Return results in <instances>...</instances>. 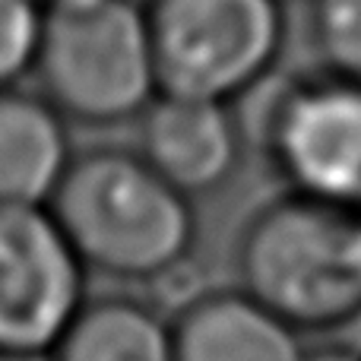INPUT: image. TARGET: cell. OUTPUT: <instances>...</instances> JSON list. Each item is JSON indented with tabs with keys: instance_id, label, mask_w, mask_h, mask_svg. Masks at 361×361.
<instances>
[{
	"instance_id": "9a60e30c",
	"label": "cell",
	"mask_w": 361,
	"mask_h": 361,
	"mask_svg": "<svg viewBox=\"0 0 361 361\" xmlns=\"http://www.w3.org/2000/svg\"><path fill=\"white\" fill-rule=\"evenodd\" d=\"M48 4H54V0H42V6H48Z\"/></svg>"
},
{
	"instance_id": "ba28073f",
	"label": "cell",
	"mask_w": 361,
	"mask_h": 361,
	"mask_svg": "<svg viewBox=\"0 0 361 361\" xmlns=\"http://www.w3.org/2000/svg\"><path fill=\"white\" fill-rule=\"evenodd\" d=\"M175 361H307L311 345L244 288H212L171 317Z\"/></svg>"
},
{
	"instance_id": "5bb4252c",
	"label": "cell",
	"mask_w": 361,
	"mask_h": 361,
	"mask_svg": "<svg viewBox=\"0 0 361 361\" xmlns=\"http://www.w3.org/2000/svg\"><path fill=\"white\" fill-rule=\"evenodd\" d=\"M0 361H51V355H38V352H0Z\"/></svg>"
},
{
	"instance_id": "7c38bea8",
	"label": "cell",
	"mask_w": 361,
	"mask_h": 361,
	"mask_svg": "<svg viewBox=\"0 0 361 361\" xmlns=\"http://www.w3.org/2000/svg\"><path fill=\"white\" fill-rule=\"evenodd\" d=\"M42 23V0H0V89L19 86L35 70Z\"/></svg>"
},
{
	"instance_id": "4fadbf2b",
	"label": "cell",
	"mask_w": 361,
	"mask_h": 361,
	"mask_svg": "<svg viewBox=\"0 0 361 361\" xmlns=\"http://www.w3.org/2000/svg\"><path fill=\"white\" fill-rule=\"evenodd\" d=\"M307 361H361V355H352L345 349H311Z\"/></svg>"
},
{
	"instance_id": "277c9868",
	"label": "cell",
	"mask_w": 361,
	"mask_h": 361,
	"mask_svg": "<svg viewBox=\"0 0 361 361\" xmlns=\"http://www.w3.org/2000/svg\"><path fill=\"white\" fill-rule=\"evenodd\" d=\"M159 92L235 105L273 76L286 0H146Z\"/></svg>"
},
{
	"instance_id": "8fae6325",
	"label": "cell",
	"mask_w": 361,
	"mask_h": 361,
	"mask_svg": "<svg viewBox=\"0 0 361 361\" xmlns=\"http://www.w3.org/2000/svg\"><path fill=\"white\" fill-rule=\"evenodd\" d=\"M307 44L317 70L361 82V0H307Z\"/></svg>"
},
{
	"instance_id": "8992f818",
	"label": "cell",
	"mask_w": 361,
	"mask_h": 361,
	"mask_svg": "<svg viewBox=\"0 0 361 361\" xmlns=\"http://www.w3.org/2000/svg\"><path fill=\"white\" fill-rule=\"evenodd\" d=\"M86 305V267L48 206H0V352L48 355Z\"/></svg>"
},
{
	"instance_id": "9c48e42d",
	"label": "cell",
	"mask_w": 361,
	"mask_h": 361,
	"mask_svg": "<svg viewBox=\"0 0 361 361\" xmlns=\"http://www.w3.org/2000/svg\"><path fill=\"white\" fill-rule=\"evenodd\" d=\"M70 162L67 118L42 92L0 89V206H48Z\"/></svg>"
},
{
	"instance_id": "7a4b0ae2",
	"label": "cell",
	"mask_w": 361,
	"mask_h": 361,
	"mask_svg": "<svg viewBox=\"0 0 361 361\" xmlns=\"http://www.w3.org/2000/svg\"><path fill=\"white\" fill-rule=\"evenodd\" d=\"M238 288L307 333L361 320V212L282 190L235 238Z\"/></svg>"
},
{
	"instance_id": "6da1fadb",
	"label": "cell",
	"mask_w": 361,
	"mask_h": 361,
	"mask_svg": "<svg viewBox=\"0 0 361 361\" xmlns=\"http://www.w3.org/2000/svg\"><path fill=\"white\" fill-rule=\"evenodd\" d=\"M48 212L82 267L111 279H165L197 247L193 200L137 149L95 146L73 156Z\"/></svg>"
},
{
	"instance_id": "2e32d148",
	"label": "cell",
	"mask_w": 361,
	"mask_h": 361,
	"mask_svg": "<svg viewBox=\"0 0 361 361\" xmlns=\"http://www.w3.org/2000/svg\"><path fill=\"white\" fill-rule=\"evenodd\" d=\"M140 4H146V0H140Z\"/></svg>"
},
{
	"instance_id": "5b68a950",
	"label": "cell",
	"mask_w": 361,
	"mask_h": 361,
	"mask_svg": "<svg viewBox=\"0 0 361 361\" xmlns=\"http://www.w3.org/2000/svg\"><path fill=\"white\" fill-rule=\"evenodd\" d=\"M260 149L288 193L361 212V82L326 70L286 80L263 108Z\"/></svg>"
},
{
	"instance_id": "52a82bcc",
	"label": "cell",
	"mask_w": 361,
	"mask_h": 361,
	"mask_svg": "<svg viewBox=\"0 0 361 361\" xmlns=\"http://www.w3.org/2000/svg\"><path fill=\"white\" fill-rule=\"evenodd\" d=\"M133 149L187 197L219 193L244 162V127L235 105L159 92L140 114Z\"/></svg>"
},
{
	"instance_id": "30bf717a",
	"label": "cell",
	"mask_w": 361,
	"mask_h": 361,
	"mask_svg": "<svg viewBox=\"0 0 361 361\" xmlns=\"http://www.w3.org/2000/svg\"><path fill=\"white\" fill-rule=\"evenodd\" d=\"M51 361H175L171 320L140 298L86 301L57 345Z\"/></svg>"
},
{
	"instance_id": "3957f363",
	"label": "cell",
	"mask_w": 361,
	"mask_h": 361,
	"mask_svg": "<svg viewBox=\"0 0 361 361\" xmlns=\"http://www.w3.org/2000/svg\"><path fill=\"white\" fill-rule=\"evenodd\" d=\"M38 92L67 121H140L159 95L146 6L140 0H54L35 57Z\"/></svg>"
}]
</instances>
